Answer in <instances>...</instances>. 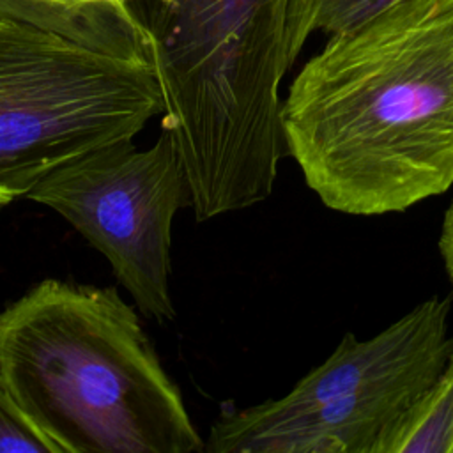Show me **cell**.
<instances>
[{
    "mask_svg": "<svg viewBox=\"0 0 453 453\" xmlns=\"http://www.w3.org/2000/svg\"><path fill=\"white\" fill-rule=\"evenodd\" d=\"M439 373H419L310 409L223 405L205 453H377L402 412Z\"/></svg>",
    "mask_w": 453,
    "mask_h": 453,
    "instance_id": "obj_6",
    "label": "cell"
},
{
    "mask_svg": "<svg viewBox=\"0 0 453 453\" xmlns=\"http://www.w3.org/2000/svg\"><path fill=\"white\" fill-rule=\"evenodd\" d=\"M437 248H439V255H441V260L444 265V273L453 288V198L442 216Z\"/></svg>",
    "mask_w": 453,
    "mask_h": 453,
    "instance_id": "obj_11",
    "label": "cell"
},
{
    "mask_svg": "<svg viewBox=\"0 0 453 453\" xmlns=\"http://www.w3.org/2000/svg\"><path fill=\"white\" fill-rule=\"evenodd\" d=\"M287 154L331 211L403 212L453 186V0H400L334 35L281 108Z\"/></svg>",
    "mask_w": 453,
    "mask_h": 453,
    "instance_id": "obj_1",
    "label": "cell"
},
{
    "mask_svg": "<svg viewBox=\"0 0 453 453\" xmlns=\"http://www.w3.org/2000/svg\"><path fill=\"white\" fill-rule=\"evenodd\" d=\"M0 388L60 453H202L117 287L44 278L0 310Z\"/></svg>",
    "mask_w": 453,
    "mask_h": 453,
    "instance_id": "obj_2",
    "label": "cell"
},
{
    "mask_svg": "<svg viewBox=\"0 0 453 453\" xmlns=\"http://www.w3.org/2000/svg\"><path fill=\"white\" fill-rule=\"evenodd\" d=\"M377 453H453V354L388 430Z\"/></svg>",
    "mask_w": 453,
    "mask_h": 453,
    "instance_id": "obj_8",
    "label": "cell"
},
{
    "mask_svg": "<svg viewBox=\"0 0 453 453\" xmlns=\"http://www.w3.org/2000/svg\"><path fill=\"white\" fill-rule=\"evenodd\" d=\"M0 453H60L21 411L14 398L0 388Z\"/></svg>",
    "mask_w": 453,
    "mask_h": 453,
    "instance_id": "obj_10",
    "label": "cell"
},
{
    "mask_svg": "<svg viewBox=\"0 0 453 453\" xmlns=\"http://www.w3.org/2000/svg\"><path fill=\"white\" fill-rule=\"evenodd\" d=\"M196 221L271 196L290 0H133Z\"/></svg>",
    "mask_w": 453,
    "mask_h": 453,
    "instance_id": "obj_3",
    "label": "cell"
},
{
    "mask_svg": "<svg viewBox=\"0 0 453 453\" xmlns=\"http://www.w3.org/2000/svg\"><path fill=\"white\" fill-rule=\"evenodd\" d=\"M4 205H7V203H5V202H4V200H0V209H2V207H4Z\"/></svg>",
    "mask_w": 453,
    "mask_h": 453,
    "instance_id": "obj_12",
    "label": "cell"
},
{
    "mask_svg": "<svg viewBox=\"0 0 453 453\" xmlns=\"http://www.w3.org/2000/svg\"><path fill=\"white\" fill-rule=\"evenodd\" d=\"M25 198L58 212L99 250L138 311L159 324L173 320L172 221L191 207V189L168 129L145 150L133 138L90 149L46 173Z\"/></svg>",
    "mask_w": 453,
    "mask_h": 453,
    "instance_id": "obj_5",
    "label": "cell"
},
{
    "mask_svg": "<svg viewBox=\"0 0 453 453\" xmlns=\"http://www.w3.org/2000/svg\"><path fill=\"white\" fill-rule=\"evenodd\" d=\"M0 14L57 32L87 48L149 65L131 0H0Z\"/></svg>",
    "mask_w": 453,
    "mask_h": 453,
    "instance_id": "obj_7",
    "label": "cell"
},
{
    "mask_svg": "<svg viewBox=\"0 0 453 453\" xmlns=\"http://www.w3.org/2000/svg\"><path fill=\"white\" fill-rule=\"evenodd\" d=\"M163 111L143 62L0 14V200L99 145L134 138Z\"/></svg>",
    "mask_w": 453,
    "mask_h": 453,
    "instance_id": "obj_4",
    "label": "cell"
},
{
    "mask_svg": "<svg viewBox=\"0 0 453 453\" xmlns=\"http://www.w3.org/2000/svg\"><path fill=\"white\" fill-rule=\"evenodd\" d=\"M400 0H290L287 42L290 65L315 32H345Z\"/></svg>",
    "mask_w": 453,
    "mask_h": 453,
    "instance_id": "obj_9",
    "label": "cell"
}]
</instances>
